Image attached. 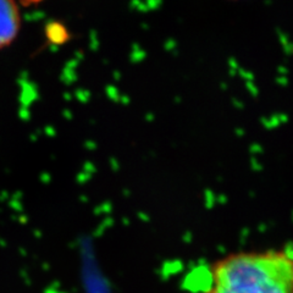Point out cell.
I'll return each mask as SVG.
<instances>
[{
    "mask_svg": "<svg viewBox=\"0 0 293 293\" xmlns=\"http://www.w3.org/2000/svg\"><path fill=\"white\" fill-rule=\"evenodd\" d=\"M210 277L206 293H292V252L287 247L230 254L211 266Z\"/></svg>",
    "mask_w": 293,
    "mask_h": 293,
    "instance_id": "1",
    "label": "cell"
},
{
    "mask_svg": "<svg viewBox=\"0 0 293 293\" xmlns=\"http://www.w3.org/2000/svg\"><path fill=\"white\" fill-rule=\"evenodd\" d=\"M21 30V11L16 0H0V51L10 47Z\"/></svg>",
    "mask_w": 293,
    "mask_h": 293,
    "instance_id": "2",
    "label": "cell"
},
{
    "mask_svg": "<svg viewBox=\"0 0 293 293\" xmlns=\"http://www.w3.org/2000/svg\"><path fill=\"white\" fill-rule=\"evenodd\" d=\"M44 33L48 42L54 45L65 44L71 38L68 27L60 21H49L45 26Z\"/></svg>",
    "mask_w": 293,
    "mask_h": 293,
    "instance_id": "3",
    "label": "cell"
},
{
    "mask_svg": "<svg viewBox=\"0 0 293 293\" xmlns=\"http://www.w3.org/2000/svg\"><path fill=\"white\" fill-rule=\"evenodd\" d=\"M42 1H44V0H20V4L22 6H25V8H27V6L38 5Z\"/></svg>",
    "mask_w": 293,
    "mask_h": 293,
    "instance_id": "4",
    "label": "cell"
}]
</instances>
